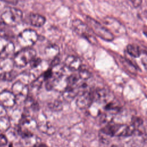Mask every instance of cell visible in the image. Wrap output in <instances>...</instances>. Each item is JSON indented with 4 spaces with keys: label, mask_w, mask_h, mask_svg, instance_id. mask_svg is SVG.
<instances>
[{
    "label": "cell",
    "mask_w": 147,
    "mask_h": 147,
    "mask_svg": "<svg viewBox=\"0 0 147 147\" xmlns=\"http://www.w3.org/2000/svg\"><path fill=\"white\" fill-rule=\"evenodd\" d=\"M4 1H6L7 2H10L11 3H16L17 0H3Z\"/></svg>",
    "instance_id": "34"
},
{
    "label": "cell",
    "mask_w": 147,
    "mask_h": 147,
    "mask_svg": "<svg viewBox=\"0 0 147 147\" xmlns=\"http://www.w3.org/2000/svg\"><path fill=\"white\" fill-rule=\"evenodd\" d=\"M11 126V121L6 116L0 117V131L5 132L9 130Z\"/></svg>",
    "instance_id": "21"
},
{
    "label": "cell",
    "mask_w": 147,
    "mask_h": 147,
    "mask_svg": "<svg viewBox=\"0 0 147 147\" xmlns=\"http://www.w3.org/2000/svg\"><path fill=\"white\" fill-rule=\"evenodd\" d=\"M78 75L80 79L83 80H86L88 79L91 76V74L88 70L86 68H83L82 67H81V68L79 70Z\"/></svg>",
    "instance_id": "26"
},
{
    "label": "cell",
    "mask_w": 147,
    "mask_h": 147,
    "mask_svg": "<svg viewBox=\"0 0 147 147\" xmlns=\"http://www.w3.org/2000/svg\"><path fill=\"white\" fill-rule=\"evenodd\" d=\"M44 81H45V78H44V76L43 75V74L42 75H41L40 76H39L37 78H36L35 80H34L32 84H31V86L33 87V88H40Z\"/></svg>",
    "instance_id": "25"
},
{
    "label": "cell",
    "mask_w": 147,
    "mask_h": 147,
    "mask_svg": "<svg viewBox=\"0 0 147 147\" xmlns=\"http://www.w3.org/2000/svg\"><path fill=\"white\" fill-rule=\"evenodd\" d=\"M141 15L142 17H147V5L142 6L141 9Z\"/></svg>",
    "instance_id": "32"
},
{
    "label": "cell",
    "mask_w": 147,
    "mask_h": 147,
    "mask_svg": "<svg viewBox=\"0 0 147 147\" xmlns=\"http://www.w3.org/2000/svg\"><path fill=\"white\" fill-rule=\"evenodd\" d=\"M38 36L33 29H28L21 32L17 37V41L22 48H31L38 40Z\"/></svg>",
    "instance_id": "5"
},
{
    "label": "cell",
    "mask_w": 147,
    "mask_h": 147,
    "mask_svg": "<svg viewBox=\"0 0 147 147\" xmlns=\"http://www.w3.org/2000/svg\"><path fill=\"white\" fill-rule=\"evenodd\" d=\"M23 14L21 10L15 7L7 8L1 14L2 22L7 26H15L21 23Z\"/></svg>",
    "instance_id": "3"
},
{
    "label": "cell",
    "mask_w": 147,
    "mask_h": 147,
    "mask_svg": "<svg viewBox=\"0 0 147 147\" xmlns=\"http://www.w3.org/2000/svg\"><path fill=\"white\" fill-rule=\"evenodd\" d=\"M141 62L145 67V68L147 70V55L146 54H144L141 57Z\"/></svg>",
    "instance_id": "31"
},
{
    "label": "cell",
    "mask_w": 147,
    "mask_h": 147,
    "mask_svg": "<svg viewBox=\"0 0 147 147\" xmlns=\"http://www.w3.org/2000/svg\"><path fill=\"white\" fill-rule=\"evenodd\" d=\"M77 96L76 105L82 109L88 108L94 101L92 92L89 90L80 92Z\"/></svg>",
    "instance_id": "7"
},
{
    "label": "cell",
    "mask_w": 147,
    "mask_h": 147,
    "mask_svg": "<svg viewBox=\"0 0 147 147\" xmlns=\"http://www.w3.org/2000/svg\"><path fill=\"white\" fill-rule=\"evenodd\" d=\"M48 106L50 110L53 111H59L63 109V103L61 100L55 99L48 103Z\"/></svg>",
    "instance_id": "22"
},
{
    "label": "cell",
    "mask_w": 147,
    "mask_h": 147,
    "mask_svg": "<svg viewBox=\"0 0 147 147\" xmlns=\"http://www.w3.org/2000/svg\"><path fill=\"white\" fill-rule=\"evenodd\" d=\"M132 123L136 126H139L142 125V120L140 118L138 117H133L132 118Z\"/></svg>",
    "instance_id": "29"
},
{
    "label": "cell",
    "mask_w": 147,
    "mask_h": 147,
    "mask_svg": "<svg viewBox=\"0 0 147 147\" xmlns=\"http://www.w3.org/2000/svg\"><path fill=\"white\" fill-rule=\"evenodd\" d=\"M41 62V59L36 57L30 61L29 64L32 68H35V67H37L38 65H40Z\"/></svg>",
    "instance_id": "27"
},
{
    "label": "cell",
    "mask_w": 147,
    "mask_h": 147,
    "mask_svg": "<svg viewBox=\"0 0 147 147\" xmlns=\"http://www.w3.org/2000/svg\"><path fill=\"white\" fill-rule=\"evenodd\" d=\"M16 102L17 98L11 91L4 90L0 92V103L5 108L13 107Z\"/></svg>",
    "instance_id": "8"
},
{
    "label": "cell",
    "mask_w": 147,
    "mask_h": 147,
    "mask_svg": "<svg viewBox=\"0 0 147 147\" xmlns=\"http://www.w3.org/2000/svg\"><path fill=\"white\" fill-rule=\"evenodd\" d=\"M59 52V49L56 45H48L45 49L44 53L47 57L52 59V60L57 56Z\"/></svg>",
    "instance_id": "18"
},
{
    "label": "cell",
    "mask_w": 147,
    "mask_h": 147,
    "mask_svg": "<svg viewBox=\"0 0 147 147\" xmlns=\"http://www.w3.org/2000/svg\"><path fill=\"white\" fill-rule=\"evenodd\" d=\"M14 51V44L6 39L0 37V58L6 59L11 55Z\"/></svg>",
    "instance_id": "9"
},
{
    "label": "cell",
    "mask_w": 147,
    "mask_h": 147,
    "mask_svg": "<svg viewBox=\"0 0 147 147\" xmlns=\"http://www.w3.org/2000/svg\"><path fill=\"white\" fill-rule=\"evenodd\" d=\"M17 76V74L12 70L3 71L0 74V79L5 81H11Z\"/></svg>",
    "instance_id": "23"
},
{
    "label": "cell",
    "mask_w": 147,
    "mask_h": 147,
    "mask_svg": "<svg viewBox=\"0 0 147 147\" xmlns=\"http://www.w3.org/2000/svg\"><path fill=\"white\" fill-rule=\"evenodd\" d=\"M30 24L35 27H41L43 26L46 21L45 18L41 14L37 13H30L29 16Z\"/></svg>",
    "instance_id": "13"
},
{
    "label": "cell",
    "mask_w": 147,
    "mask_h": 147,
    "mask_svg": "<svg viewBox=\"0 0 147 147\" xmlns=\"http://www.w3.org/2000/svg\"><path fill=\"white\" fill-rule=\"evenodd\" d=\"M144 33L146 36V37H147V31H144Z\"/></svg>",
    "instance_id": "35"
},
{
    "label": "cell",
    "mask_w": 147,
    "mask_h": 147,
    "mask_svg": "<svg viewBox=\"0 0 147 147\" xmlns=\"http://www.w3.org/2000/svg\"><path fill=\"white\" fill-rule=\"evenodd\" d=\"M93 99L94 101L102 103L107 101L108 92L105 89H98L92 92Z\"/></svg>",
    "instance_id": "16"
},
{
    "label": "cell",
    "mask_w": 147,
    "mask_h": 147,
    "mask_svg": "<svg viewBox=\"0 0 147 147\" xmlns=\"http://www.w3.org/2000/svg\"><path fill=\"white\" fill-rule=\"evenodd\" d=\"M6 115V108L0 103V117Z\"/></svg>",
    "instance_id": "33"
},
{
    "label": "cell",
    "mask_w": 147,
    "mask_h": 147,
    "mask_svg": "<svg viewBox=\"0 0 147 147\" xmlns=\"http://www.w3.org/2000/svg\"><path fill=\"white\" fill-rule=\"evenodd\" d=\"M21 126L25 127V129H27L30 131L31 129H34L37 126V123L29 115H22L20 119Z\"/></svg>",
    "instance_id": "14"
},
{
    "label": "cell",
    "mask_w": 147,
    "mask_h": 147,
    "mask_svg": "<svg viewBox=\"0 0 147 147\" xmlns=\"http://www.w3.org/2000/svg\"><path fill=\"white\" fill-rule=\"evenodd\" d=\"M25 105L26 109H30L33 111H37L39 109L37 102L30 96H28L25 99Z\"/></svg>",
    "instance_id": "19"
},
{
    "label": "cell",
    "mask_w": 147,
    "mask_h": 147,
    "mask_svg": "<svg viewBox=\"0 0 147 147\" xmlns=\"http://www.w3.org/2000/svg\"><path fill=\"white\" fill-rule=\"evenodd\" d=\"M36 57V52L33 48H22L15 55L13 59V64L19 68L24 67Z\"/></svg>",
    "instance_id": "4"
},
{
    "label": "cell",
    "mask_w": 147,
    "mask_h": 147,
    "mask_svg": "<svg viewBox=\"0 0 147 147\" xmlns=\"http://www.w3.org/2000/svg\"><path fill=\"white\" fill-rule=\"evenodd\" d=\"M79 94L78 86H67L62 91V98L67 102H71Z\"/></svg>",
    "instance_id": "12"
},
{
    "label": "cell",
    "mask_w": 147,
    "mask_h": 147,
    "mask_svg": "<svg viewBox=\"0 0 147 147\" xmlns=\"http://www.w3.org/2000/svg\"><path fill=\"white\" fill-rule=\"evenodd\" d=\"M37 128L42 133L47 135H52L55 132V127L48 122H40L37 123Z\"/></svg>",
    "instance_id": "15"
},
{
    "label": "cell",
    "mask_w": 147,
    "mask_h": 147,
    "mask_svg": "<svg viewBox=\"0 0 147 147\" xmlns=\"http://www.w3.org/2000/svg\"><path fill=\"white\" fill-rule=\"evenodd\" d=\"M11 91L16 95V98H26L29 95V88L28 86L21 82L18 80L15 82L11 87Z\"/></svg>",
    "instance_id": "10"
},
{
    "label": "cell",
    "mask_w": 147,
    "mask_h": 147,
    "mask_svg": "<svg viewBox=\"0 0 147 147\" xmlns=\"http://www.w3.org/2000/svg\"><path fill=\"white\" fill-rule=\"evenodd\" d=\"M105 26L114 35H123L126 33L125 26L117 20L111 17H106L103 19Z\"/></svg>",
    "instance_id": "6"
},
{
    "label": "cell",
    "mask_w": 147,
    "mask_h": 147,
    "mask_svg": "<svg viewBox=\"0 0 147 147\" xmlns=\"http://www.w3.org/2000/svg\"><path fill=\"white\" fill-rule=\"evenodd\" d=\"M127 53L134 57H138L141 56V53L139 47L135 44H129L126 47Z\"/></svg>",
    "instance_id": "20"
},
{
    "label": "cell",
    "mask_w": 147,
    "mask_h": 147,
    "mask_svg": "<svg viewBox=\"0 0 147 147\" xmlns=\"http://www.w3.org/2000/svg\"><path fill=\"white\" fill-rule=\"evenodd\" d=\"M65 67L71 71H79L82 67V61L80 59L74 55L68 56L64 61Z\"/></svg>",
    "instance_id": "11"
},
{
    "label": "cell",
    "mask_w": 147,
    "mask_h": 147,
    "mask_svg": "<svg viewBox=\"0 0 147 147\" xmlns=\"http://www.w3.org/2000/svg\"><path fill=\"white\" fill-rule=\"evenodd\" d=\"M80 79L79 76L78 74H72L66 78L67 83L68 86H76L77 83Z\"/></svg>",
    "instance_id": "24"
},
{
    "label": "cell",
    "mask_w": 147,
    "mask_h": 147,
    "mask_svg": "<svg viewBox=\"0 0 147 147\" xmlns=\"http://www.w3.org/2000/svg\"><path fill=\"white\" fill-rule=\"evenodd\" d=\"M71 26L78 35L86 39L91 44L95 45L97 43L95 34L87 23L79 19H75L72 21Z\"/></svg>",
    "instance_id": "1"
},
{
    "label": "cell",
    "mask_w": 147,
    "mask_h": 147,
    "mask_svg": "<svg viewBox=\"0 0 147 147\" xmlns=\"http://www.w3.org/2000/svg\"><path fill=\"white\" fill-rule=\"evenodd\" d=\"M7 143V139L5 135L0 133V146H5Z\"/></svg>",
    "instance_id": "30"
},
{
    "label": "cell",
    "mask_w": 147,
    "mask_h": 147,
    "mask_svg": "<svg viewBox=\"0 0 147 147\" xmlns=\"http://www.w3.org/2000/svg\"><path fill=\"white\" fill-rule=\"evenodd\" d=\"M104 109L106 111L108 112L110 114H114L119 111L121 107L118 103L116 102L115 100H111L105 103Z\"/></svg>",
    "instance_id": "17"
},
{
    "label": "cell",
    "mask_w": 147,
    "mask_h": 147,
    "mask_svg": "<svg viewBox=\"0 0 147 147\" xmlns=\"http://www.w3.org/2000/svg\"><path fill=\"white\" fill-rule=\"evenodd\" d=\"M86 20L95 35L107 41H111L114 39L115 36L105 25L89 16H87Z\"/></svg>",
    "instance_id": "2"
},
{
    "label": "cell",
    "mask_w": 147,
    "mask_h": 147,
    "mask_svg": "<svg viewBox=\"0 0 147 147\" xmlns=\"http://www.w3.org/2000/svg\"><path fill=\"white\" fill-rule=\"evenodd\" d=\"M134 7H140L142 2V0H127Z\"/></svg>",
    "instance_id": "28"
}]
</instances>
